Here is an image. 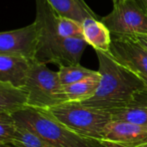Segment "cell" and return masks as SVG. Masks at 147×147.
<instances>
[{"instance_id": "obj_1", "label": "cell", "mask_w": 147, "mask_h": 147, "mask_svg": "<svg viewBox=\"0 0 147 147\" xmlns=\"http://www.w3.org/2000/svg\"><path fill=\"white\" fill-rule=\"evenodd\" d=\"M101 75L95 95L83 105L110 112L139 102L147 94L142 78L116 61L109 53L96 51Z\"/></svg>"}, {"instance_id": "obj_2", "label": "cell", "mask_w": 147, "mask_h": 147, "mask_svg": "<svg viewBox=\"0 0 147 147\" xmlns=\"http://www.w3.org/2000/svg\"><path fill=\"white\" fill-rule=\"evenodd\" d=\"M35 19L38 45L34 61L40 64H56L60 66L78 65L87 47L84 39L65 38L59 34L55 10L46 0H35Z\"/></svg>"}, {"instance_id": "obj_3", "label": "cell", "mask_w": 147, "mask_h": 147, "mask_svg": "<svg viewBox=\"0 0 147 147\" xmlns=\"http://www.w3.org/2000/svg\"><path fill=\"white\" fill-rule=\"evenodd\" d=\"M12 116L17 125L37 134L52 147H102L100 142L72 132L47 109L28 107Z\"/></svg>"}, {"instance_id": "obj_4", "label": "cell", "mask_w": 147, "mask_h": 147, "mask_svg": "<svg viewBox=\"0 0 147 147\" xmlns=\"http://www.w3.org/2000/svg\"><path fill=\"white\" fill-rule=\"evenodd\" d=\"M47 110L72 132L100 143L104 140L107 125L112 121L109 112L80 102H64Z\"/></svg>"}, {"instance_id": "obj_5", "label": "cell", "mask_w": 147, "mask_h": 147, "mask_svg": "<svg viewBox=\"0 0 147 147\" xmlns=\"http://www.w3.org/2000/svg\"><path fill=\"white\" fill-rule=\"evenodd\" d=\"M23 88L28 93V107L30 108L49 109L65 102L63 85L58 71H53L46 65L34 60Z\"/></svg>"}, {"instance_id": "obj_6", "label": "cell", "mask_w": 147, "mask_h": 147, "mask_svg": "<svg viewBox=\"0 0 147 147\" xmlns=\"http://www.w3.org/2000/svg\"><path fill=\"white\" fill-rule=\"evenodd\" d=\"M101 21L112 37L147 35V12L138 0H124L114 4L112 11Z\"/></svg>"}, {"instance_id": "obj_7", "label": "cell", "mask_w": 147, "mask_h": 147, "mask_svg": "<svg viewBox=\"0 0 147 147\" xmlns=\"http://www.w3.org/2000/svg\"><path fill=\"white\" fill-rule=\"evenodd\" d=\"M38 45V29L33 23L0 33V54L16 55L34 60Z\"/></svg>"}, {"instance_id": "obj_8", "label": "cell", "mask_w": 147, "mask_h": 147, "mask_svg": "<svg viewBox=\"0 0 147 147\" xmlns=\"http://www.w3.org/2000/svg\"><path fill=\"white\" fill-rule=\"evenodd\" d=\"M111 56L139 76L147 77V50L132 38L112 37Z\"/></svg>"}, {"instance_id": "obj_9", "label": "cell", "mask_w": 147, "mask_h": 147, "mask_svg": "<svg viewBox=\"0 0 147 147\" xmlns=\"http://www.w3.org/2000/svg\"><path fill=\"white\" fill-rule=\"evenodd\" d=\"M102 141L120 145H137L147 142V126L111 121L106 127Z\"/></svg>"}, {"instance_id": "obj_10", "label": "cell", "mask_w": 147, "mask_h": 147, "mask_svg": "<svg viewBox=\"0 0 147 147\" xmlns=\"http://www.w3.org/2000/svg\"><path fill=\"white\" fill-rule=\"evenodd\" d=\"M34 60L16 55L0 54V82L19 88L26 85Z\"/></svg>"}, {"instance_id": "obj_11", "label": "cell", "mask_w": 147, "mask_h": 147, "mask_svg": "<svg viewBox=\"0 0 147 147\" xmlns=\"http://www.w3.org/2000/svg\"><path fill=\"white\" fill-rule=\"evenodd\" d=\"M83 36L88 45L95 51L109 53L112 42V35L106 25L95 17H88L81 23Z\"/></svg>"}, {"instance_id": "obj_12", "label": "cell", "mask_w": 147, "mask_h": 147, "mask_svg": "<svg viewBox=\"0 0 147 147\" xmlns=\"http://www.w3.org/2000/svg\"><path fill=\"white\" fill-rule=\"evenodd\" d=\"M28 107V93L9 83L0 82V113L14 115Z\"/></svg>"}, {"instance_id": "obj_13", "label": "cell", "mask_w": 147, "mask_h": 147, "mask_svg": "<svg viewBox=\"0 0 147 147\" xmlns=\"http://www.w3.org/2000/svg\"><path fill=\"white\" fill-rule=\"evenodd\" d=\"M59 15L82 23L88 17L100 19L84 0H46Z\"/></svg>"}, {"instance_id": "obj_14", "label": "cell", "mask_w": 147, "mask_h": 147, "mask_svg": "<svg viewBox=\"0 0 147 147\" xmlns=\"http://www.w3.org/2000/svg\"><path fill=\"white\" fill-rule=\"evenodd\" d=\"M101 75L88 78L79 82L63 85V96L65 102H81L92 97L100 84Z\"/></svg>"}, {"instance_id": "obj_15", "label": "cell", "mask_w": 147, "mask_h": 147, "mask_svg": "<svg viewBox=\"0 0 147 147\" xmlns=\"http://www.w3.org/2000/svg\"><path fill=\"white\" fill-rule=\"evenodd\" d=\"M109 113L112 121L147 126V94L139 102L124 108L111 110Z\"/></svg>"}, {"instance_id": "obj_16", "label": "cell", "mask_w": 147, "mask_h": 147, "mask_svg": "<svg viewBox=\"0 0 147 147\" xmlns=\"http://www.w3.org/2000/svg\"><path fill=\"white\" fill-rule=\"evenodd\" d=\"M59 80L62 85H67L86 79L88 78L95 77L99 75V71H93L82 66L80 64L60 66L58 71Z\"/></svg>"}, {"instance_id": "obj_17", "label": "cell", "mask_w": 147, "mask_h": 147, "mask_svg": "<svg viewBox=\"0 0 147 147\" xmlns=\"http://www.w3.org/2000/svg\"><path fill=\"white\" fill-rule=\"evenodd\" d=\"M8 147H52L40 137L28 129L17 125L16 135L9 145L0 146Z\"/></svg>"}, {"instance_id": "obj_18", "label": "cell", "mask_w": 147, "mask_h": 147, "mask_svg": "<svg viewBox=\"0 0 147 147\" xmlns=\"http://www.w3.org/2000/svg\"><path fill=\"white\" fill-rule=\"evenodd\" d=\"M56 28L59 34L65 38L84 39L82 24L71 18L63 16L55 11Z\"/></svg>"}, {"instance_id": "obj_19", "label": "cell", "mask_w": 147, "mask_h": 147, "mask_svg": "<svg viewBox=\"0 0 147 147\" xmlns=\"http://www.w3.org/2000/svg\"><path fill=\"white\" fill-rule=\"evenodd\" d=\"M17 129V123L11 115L0 113V146L12 142Z\"/></svg>"}, {"instance_id": "obj_20", "label": "cell", "mask_w": 147, "mask_h": 147, "mask_svg": "<svg viewBox=\"0 0 147 147\" xmlns=\"http://www.w3.org/2000/svg\"><path fill=\"white\" fill-rule=\"evenodd\" d=\"M101 144L103 147H147V142H143V143L137 144V145H120L116 143L102 141Z\"/></svg>"}, {"instance_id": "obj_21", "label": "cell", "mask_w": 147, "mask_h": 147, "mask_svg": "<svg viewBox=\"0 0 147 147\" xmlns=\"http://www.w3.org/2000/svg\"><path fill=\"white\" fill-rule=\"evenodd\" d=\"M132 38L134 40H136L138 43H140L144 48L147 50V35H140V36H134V37H127Z\"/></svg>"}, {"instance_id": "obj_22", "label": "cell", "mask_w": 147, "mask_h": 147, "mask_svg": "<svg viewBox=\"0 0 147 147\" xmlns=\"http://www.w3.org/2000/svg\"><path fill=\"white\" fill-rule=\"evenodd\" d=\"M140 3L142 5V7L145 9V10L147 12V0H138Z\"/></svg>"}, {"instance_id": "obj_23", "label": "cell", "mask_w": 147, "mask_h": 147, "mask_svg": "<svg viewBox=\"0 0 147 147\" xmlns=\"http://www.w3.org/2000/svg\"><path fill=\"white\" fill-rule=\"evenodd\" d=\"M140 77L142 78V80L144 81L145 84L146 85V87H147V77H145V76H140Z\"/></svg>"}, {"instance_id": "obj_24", "label": "cell", "mask_w": 147, "mask_h": 147, "mask_svg": "<svg viewBox=\"0 0 147 147\" xmlns=\"http://www.w3.org/2000/svg\"><path fill=\"white\" fill-rule=\"evenodd\" d=\"M112 1H113L114 4H115V3H120L121 1H124V0H112Z\"/></svg>"}, {"instance_id": "obj_25", "label": "cell", "mask_w": 147, "mask_h": 147, "mask_svg": "<svg viewBox=\"0 0 147 147\" xmlns=\"http://www.w3.org/2000/svg\"><path fill=\"white\" fill-rule=\"evenodd\" d=\"M0 147H8V146H0Z\"/></svg>"}, {"instance_id": "obj_26", "label": "cell", "mask_w": 147, "mask_h": 147, "mask_svg": "<svg viewBox=\"0 0 147 147\" xmlns=\"http://www.w3.org/2000/svg\"><path fill=\"white\" fill-rule=\"evenodd\" d=\"M102 147H103V146H102Z\"/></svg>"}]
</instances>
